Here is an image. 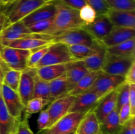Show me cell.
I'll return each mask as SVG.
<instances>
[{"label":"cell","instance_id":"cell-1","mask_svg":"<svg viewBox=\"0 0 135 134\" xmlns=\"http://www.w3.org/2000/svg\"><path fill=\"white\" fill-rule=\"evenodd\" d=\"M57 11L53 18V24L47 35H54L65 30L83 27L84 22L80 19L79 11L70 8L56 0Z\"/></svg>","mask_w":135,"mask_h":134},{"label":"cell","instance_id":"cell-2","mask_svg":"<svg viewBox=\"0 0 135 134\" xmlns=\"http://www.w3.org/2000/svg\"><path fill=\"white\" fill-rule=\"evenodd\" d=\"M46 3L34 0H16L7 4L5 14L9 24L21 21L38 7Z\"/></svg>","mask_w":135,"mask_h":134},{"label":"cell","instance_id":"cell-3","mask_svg":"<svg viewBox=\"0 0 135 134\" xmlns=\"http://www.w3.org/2000/svg\"><path fill=\"white\" fill-rule=\"evenodd\" d=\"M30 54V50L0 45V59L11 69L19 71L26 69Z\"/></svg>","mask_w":135,"mask_h":134},{"label":"cell","instance_id":"cell-4","mask_svg":"<svg viewBox=\"0 0 135 134\" xmlns=\"http://www.w3.org/2000/svg\"><path fill=\"white\" fill-rule=\"evenodd\" d=\"M75 60H78L72 56L69 46L61 43H53L49 46L48 50L36 68L47 65L67 64Z\"/></svg>","mask_w":135,"mask_h":134},{"label":"cell","instance_id":"cell-5","mask_svg":"<svg viewBox=\"0 0 135 134\" xmlns=\"http://www.w3.org/2000/svg\"><path fill=\"white\" fill-rule=\"evenodd\" d=\"M51 39L53 43H61L67 46L80 44L92 45L96 42V40L83 27L70 29L51 35Z\"/></svg>","mask_w":135,"mask_h":134},{"label":"cell","instance_id":"cell-6","mask_svg":"<svg viewBox=\"0 0 135 134\" xmlns=\"http://www.w3.org/2000/svg\"><path fill=\"white\" fill-rule=\"evenodd\" d=\"M134 58L117 56L107 52L102 71L108 74L125 77L132 64L135 63Z\"/></svg>","mask_w":135,"mask_h":134},{"label":"cell","instance_id":"cell-7","mask_svg":"<svg viewBox=\"0 0 135 134\" xmlns=\"http://www.w3.org/2000/svg\"><path fill=\"white\" fill-rule=\"evenodd\" d=\"M124 82H125L124 76L108 74L102 71L89 90L93 91L101 98L108 93L116 90Z\"/></svg>","mask_w":135,"mask_h":134},{"label":"cell","instance_id":"cell-8","mask_svg":"<svg viewBox=\"0 0 135 134\" xmlns=\"http://www.w3.org/2000/svg\"><path fill=\"white\" fill-rule=\"evenodd\" d=\"M85 113L69 112L57 121L44 134H69L75 133Z\"/></svg>","mask_w":135,"mask_h":134},{"label":"cell","instance_id":"cell-9","mask_svg":"<svg viewBox=\"0 0 135 134\" xmlns=\"http://www.w3.org/2000/svg\"><path fill=\"white\" fill-rule=\"evenodd\" d=\"M76 96L67 95L53 101L47 109L49 113V124L47 129L54 126L59 120L68 114L73 105Z\"/></svg>","mask_w":135,"mask_h":134},{"label":"cell","instance_id":"cell-10","mask_svg":"<svg viewBox=\"0 0 135 134\" xmlns=\"http://www.w3.org/2000/svg\"><path fill=\"white\" fill-rule=\"evenodd\" d=\"M51 43H53V42H51V35L32 34L25 38L8 42L3 45L2 46H8L13 48L32 51L39 47L50 45Z\"/></svg>","mask_w":135,"mask_h":134},{"label":"cell","instance_id":"cell-11","mask_svg":"<svg viewBox=\"0 0 135 134\" xmlns=\"http://www.w3.org/2000/svg\"><path fill=\"white\" fill-rule=\"evenodd\" d=\"M1 95L11 115L17 119L21 120V116L25 110V105L22 103L18 92L3 84Z\"/></svg>","mask_w":135,"mask_h":134},{"label":"cell","instance_id":"cell-12","mask_svg":"<svg viewBox=\"0 0 135 134\" xmlns=\"http://www.w3.org/2000/svg\"><path fill=\"white\" fill-rule=\"evenodd\" d=\"M113 26L106 14H102L96 16L91 23L84 24L83 28L95 40L101 42L109 34Z\"/></svg>","mask_w":135,"mask_h":134},{"label":"cell","instance_id":"cell-13","mask_svg":"<svg viewBox=\"0 0 135 134\" xmlns=\"http://www.w3.org/2000/svg\"><path fill=\"white\" fill-rule=\"evenodd\" d=\"M36 74V68H27L22 71L17 92L25 106L33 98L34 76Z\"/></svg>","mask_w":135,"mask_h":134},{"label":"cell","instance_id":"cell-14","mask_svg":"<svg viewBox=\"0 0 135 134\" xmlns=\"http://www.w3.org/2000/svg\"><path fill=\"white\" fill-rule=\"evenodd\" d=\"M100 97L92 90H88L75 97L73 105L69 112L87 113L93 110L98 102Z\"/></svg>","mask_w":135,"mask_h":134},{"label":"cell","instance_id":"cell-15","mask_svg":"<svg viewBox=\"0 0 135 134\" xmlns=\"http://www.w3.org/2000/svg\"><path fill=\"white\" fill-rule=\"evenodd\" d=\"M56 0H54L51 2L44 4L43 5L32 12L21 21L26 26H28L30 24L39 21L53 18L56 13Z\"/></svg>","mask_w":135,"mask_h":134},{"label":"cell","instance_id":"cell-16","mask_svg":"<svg viewBox=\"0 0 135 134\" xmlns=\"http://www.w3.org/2000/svg\"><path fill=\"white\" fill-rule=\"evenodd\" d=\"M31 34L32 33L30 31L28 26L21 20L11 24L0 34V45Z\"/></svg>","mask_w":135,"mask_h":134},{"label":"cell","instance_id":"cell-17","mask_svg":"<svg viewBox=\"0 0 135 134\" xmlns=\"http://www.w3.org/2000/svg\"><path fill=\"white\" fill-rule=\"evenodd\" d=\"M117 106V90H114L101 97L97 105L93 109L99 122L101 123L104 120L116 109Z\"/></svg>","mask_w":135,"mask_h":134},{"label":"cell","instance_id":"cell-18","mask_svg":"<svg viewBox=\"0 0 135 134\" xmlns=\"http://www.w3.org/2000/svg\"><path fill=\"white\" fill-rule=\"evenodd\" d=\"M134 35L135 29L113 26L112 30L101 42L106 48H108L134 38Z\"/></svg>","mask_w":135,"mask_h":134},{"label":"cell","instance_id":"cell-19","mask_svg":"<svg viewBox=\"0 0 135 134\" xmlns=\"http://www.w3.org/2000/svg\"><path fill=\"white\" fill-rule=\"evenodd\" d=\"M106 15L113 26L135 29L134 11H121L109 9Z\"/></svg>","mask_w":135,"mask_h":134},{"label":"cell","instance_id":"cell-20","mask_svg":"<svg viewBox=\"0 0 135 134\" xmlns=\"http://www.w3.org/2000/svg\"><path fill=\"white\" fill-rule=\"evenodd\" d=\"M20 120L11 115L0 93V134L14 133Z\"/></svg>","mask_w":135,"mask_h":134},{"label":"cell","instance_id":"cell-21","mask_svg":"<svg viewBox=\"0 0 135 134\" xmlns=\"http://www.w3.org/2000/svg\"><path fill=\"white\" fill-rule=\"evenodd\" d=\"M88 72L86 68L83 60H75L66 64L65 76L71 89L79 82V80L84 77Z\"/></svg>","mask_w":135,"mask_h":134},{"label":"cell","instance_id":"cell-22","mask_svg":"<svg viewBox=\"0 0 135 134\" xmlns=\"http://www.w3.org/2000/svg\"><path fill=\"white\" fill-rule=\"evenodd\" d=\"M75 134H100V122L93 110L84 116Z\"/></svg>","mask_w":135,"mask_h":134},{"label":"cell","instance_id":"cell-23","mask_svg":"<svg viewBox=\"0 0 135 134\" xmlns=\"http://www.w3.org/2000/svg\"><path fill=\"white\" fill-rule=\"evenodd\" d=\"M49 87L51 102L67 95L71 90L65 74L49 81Z\"/></svg>","mask_w":135,"mask_h":134},{"label":"cell","instance_id":"cell-24","mask_svg":"<svg viewBox=\"0 0 135 134\" xmlns=\"http://www.w3.org/2000/svg\"><path fill=\"white\" fill-rule=\"evenodd\" d=\"M66 64L47 65L36 68V75L45 81H50L65 74Z\"/></svg>","mask_w":135,"mask_h":134},{"label":"cell","instance_id":"cell-25","mask_svg":"<svg viewBox=\"0 0 135 134\" xmlns=\"http://www.w3.org/2000/svg\"><path fill=\"white\" fill-rule=\"evenodd\" d=\"M104 46L101 42L96 41V43L92 45L80 44L69 46V49L72 56L75 59L83 60L91 54L98 51Z\"/></svg>","mask_w":135,"mask_h":134},{"label":"cell","instance_id":"cell-26","mask_svg":"<svg viewBox=\"0 0 135 134\" xmlns=\"http://www.w3.org/2000/svg\"><path fill=\"white\" fill-rule=\"evenodd\" d=\"M121 127L118 111L115 109L102 122L100 123V134H118Z\"/></svg>","mask_w":135,"mask_h":134},{"label":"cell","instance_id":"cell-27","mask_svg":"<svg viewBox=\"0 0 135 134\" xmlns=\"http://www.w3.org/2000/svg\"><path fill=\"white\" fill-rule=\"evenodd\" d=\"M106 54L107 48L104 46L98 51L86 57L83 60L86 68L90 72L102 70V68L105 61Z\"/></svg>","mask_w":135,"mask_h":134},{"label":"cell","instance_id":"cell-28","mask_svg":"<svg viewBox=\"0 0 135 134\" xmlns=\"http://www.w3.org/2000/svg\"><path fill=\"white\" fill-rule=\"evenodd\" d=\"M101 72L102 70L88 72L70 91L69 95L76 96L89 90Z\"/></svg>","mask_w":135,"mask_h":134},{"label":"cell","instance_id":"cell-29","mask_svg":"<svg viewBox=\"0 0 135 134\" xmlns=\"http://www.w3.org/2000/svg\"><path fill=\"white\" fill-rule=\"evenodd\" d=\"M107 52L117 56L134 58L135 39H132L122 42L117 45L107 48Z\"/></svg>","mask_w":135,"mask_h":134},{"label":"cell","instance_id":"cell-30","mask_svg":"<svg viewBox=\"0 0 135 134\" xmlns=\"http://www.w3.org/2000/svg\"><path fill=\"white\" fill-rule=\"evenodd\" d=\"M33 98H41L43 99L50 100L51 101L50 97L49 81H45L40 78L36 74L34 76V85Z\"/></svg>","mask_w":135,"mask_h":134},{"label":"cell","instance_id":"cell-31","mask_svg":"<svg viewBox=\"0 0 135 134\" xmlns=\"http://www.w3.org/2000/svg\"><path fill=\"white\" fill-rule=\"evenodd\" d=\"M51 102L50 100L43 99L41 98H32L27 102L25 106L24 112L25 118H28L32 114L40 112L46 105Z\"/></svg>","mask_w":135,"mask_h":134},{"label":"cell","instance_id":"cell-32","mask_svg":"<svg viewBox=\"0 0 135 134\" xmlns=\"http://www.w3.org/2000/svg\"><path fill=\"white\" fill-rule=\"evenodd\" d=\"M22 71L7 68L4 75L3 83V84L9 87L13 90L17 91L20 80H21Z\"/></svg>","mask_w":135,"mask_h":134},{"label":"cell","instance_id":"cell-33","mask_svg":"<svg viewBox=\"0 0 135 134\" xmlns=\"http://www.w3.org/2000/svg\"><path fill=\"white\" fill-rule=\"evenodd\" d=\"M117 106L116 109L117 111L124 105L129 104V91H130V84L124 82L117 89Z\"/></svg>","mask_w":135,"mask_h":134},{"label":"cell","instance_id":"cell-34","mask_svg":"<svg viewBox=\"0 0 135 134\" xmlns=\"http://www.w3.org/2000/svg\"><path fill=\"white\" fill-rule=\"evenodd\" d=\"M39 47L31 51V54L29 56L27 62V68H36L37 64L42 59L43 56L48 50L49 46Z\"/></svg>","mask_w":135,"mask_h":134},{"label":"cell","instance_id":"cell-35","mask_svg":"<svg viewBox=\"0 0 135 134\" xmlns=\"http://www.w3.org/2000/svg\"><path fill=\"white\" fill-rule=\"evenodd\" d=\"M53 24V18L39 21L28 26L32 34H47Z\"/></svg>","mask_w":135,"mask_h":134},{"label":"cell","instance_id":"cell-36","mask_svg":"<svg viewBox=\"0 0 135 134\" xmlns=\"http://www.w3.org/2000/svg\"><path fill=\"white\" fill-rule=\"evenodd\" d=\"M110 9L121 11H134V0H106Z\"/></svg>","mask_w":135,"mask_h":134},{"label":"cell","instance_id":"cell-37","mask_svg":"<svg viewBox=\"0 0 135 134\" xmlns=\"http://www.w3.org/2000/svg\"><path fill=\"white\" fill-rule=\"evenodd\" d=\"M85 2L95 11L96 16L106 14L110 9L106 0H85Z\"/></svg>","mask_w":135,"mask_h":134},{"label":"cell","instance_id":"cell-38","mask_svg":"<svg viewBox=\"0 0 135 134\" xmlns=\"http://www.w3.org/2000/svg\"><path fill=\"white\" fill-rule=\"evenodd\" d=\"M79 11L80 19L84 22V24L91 23L94 20L96 17L95 11L87 4L83 7Z\"/></svg>","mask_w":135,"mask_h":134},{"label":"cell","instance_id":"cell-39","mask_svg":"<svg viewBox=\"0 0 135 134\" xmlns=\"http://www.w3.org/2000/svg\"><path fill=\"white\" fill-rule=\"evenodd\" d=\"M49 120H50V117H49V113L47 109L41 110L38 116V120H37L38 130L40 131H44L47 130L48 127Z\"/></svg>","mask_w":135,"mask_h":134},{"label":"cell","instance_id":"cell-40","mask_svg":"<svg viewBox=\"0 0 135 134\" xmlns=\"http://www.w3.org/2000/svg\"><path fill=\"white\" fill-rule=\"evenodd\" d=\"M118 115L120 124L121 126L127 123L132 117H135L132 116L131 112L130 106H129V104L124 105L119 109V110L118 111Z\"/></svg>","mask_w":135,"mask_h":134},{"label":"cell","instance_id":"cell-41","mask_svg":"<svg viewBox=\"0 0 135 134\" xmlns=\"http://www.w3.org/2000/svg\"><path fill=\"white\" fill-rule=\"evenodd\" d=\"M14 134H34L29 126L27 118L19 121Z\"/></svg>","mask_w":135,"mask_h":134},{"label":"cell","instance_id":"cell-42","mask_svg":"<svg viewBox=\"0 0 135 134\" xmlns=\"http://www.w3.org/2000/svg\"><path fill=\"white\" fill-rule=\"evenodd\" d=\"M60 2L70 8L79 11L83 7L86 5L85 0H59Z\"/></svg>","mask_w":135,"mask_h":134},{"label":"cell","instance_id":"cell-43","mask_svg":"<svg viewBox=\"0 0 135 134\" xmlns=\"http://www.w3.org/2000/svg\"><path fill=\"white\" fill-rule=\"evenodd\" d=\"M7 4L0 5V34L7 26L9 25V21L5 14V10Z\"/></svg>","mask_w":135,"mask_h":134},{"label":"cell","instance_id":"cell-44","mask_svg":"<svg viewBox=\"0 0 135 134\" xmlns=\"http://www.w3.org/2000/svg\"><path fill=\"white\" fill-rule=\"evenodd\" d=\"M129 105L132 116H135V85L134 84H130Z\"/></svg>","mask_w":135,"mask_h":134},{"label":"cell","instance_id":"cell-45","mask_svg":"<svg viewBox=\"0 0 135 134\" xmlns=\"http://www.w3.org/2000/svg\"><path fill=\"white\" fill-rule=\"evenodd\" d=\"M125 82L129 84H135V63L132 64L131 68L125 76Z\"/></svg>","mask_w":135,"mask_h":134},{"label":"cell","instance_id":"cell-46","mask_svg":"<svg viewBox=\"0 0 135 134\" xmlns=\"http://www.w3.org/2000/svg\"><path fill=\"white\" fill-rule=\"evenodd\" d=\"M9 68V67L0 59V93H1V86L3 83L4 75H5V71Z\"/></svg>","mask_w":135,"mask_h":134},{"label":"cell","instance_id":"cell-47","mask_svg":"<svg viewBox=\"0 0 135 134\" xmlns=\"http://www.w3.org/2000/svg\"><path fill=\"white\" fill-rule=\"evenodd\" d=\"M118 134H132L131 130V119L127 123L123 125Z\"/></svg>","mask_w":135,"mask_h":134},{"label":"cell","instance_id":"cell-48","mask_svg":"<svg viewBox=\"0 0 135 134\" xmlns=\"http://www.w3.org/2000/svg\"><path fill=\"white\" fill-rule=\"evenodd\" d=\"M3 4H10L12 3L13 2H14L16 0H1Z\"/></svg>","mask_w":135,"mask_h":134},{"label":"cell","instance_id":"cell-49","mask_svg":"<svg viewBox=\"0 0 135 134\" xmlns=\"http://www.w3.org/2000/svg\"><path fill=\"white\" fill-rule=\"evenodd\" d=\"M34 1H42V2H44V3H48V2H51V1H54V0H34Z\"/></svg>","mask_w":135,"mask_h":134},{"label":"cell","instance_id":"cell-50","mask_svg":"<svg viewBox=\"0 0 135 134\" xmlns=\"http://www.w3.org/2000/svg\"><path fill=\"white\" fill-rule=\"evenodd\" d=\"M2 4H3V3L2 1H1V0H0V5H2Z\"/></svg>","mask_w":135,"mask_h":134},{"label":"cell","instance_id":"cell-51","mask_svg":"<svg viewBox=\"0 0 135 134\" xmlns=\"http://www.w3.org/2000/svg\"><path fill=\"white\" fill-rule=\"evenodd\" d=\"M75 133H69V134H75Z\"/></svg>","mask_w":135,"mask_h":134},{"label":"cell","instance_id":"cell-52","mask_svg":"<svg viewBox=\"0 0 135 134\" xmlns=\"http://www.w3.org/2000/svg\"><path fill=\"white\" fill-rule=\"evenodd\" d=\"M14 133H12V134H14Z\"/></svg>","mask_w":135,"mask_h":134},{"label":"cell","instance_id":"cell-53","mask_svg":"<svg viewBox=\"0 0 135 134\" xmlns=\"http://www.w3.org/2000/svg\"></svg>","mask_w":135,"mask_h":134}]
</instances>
